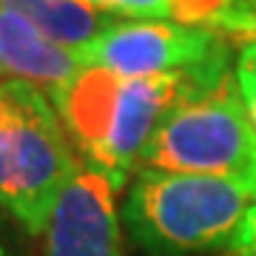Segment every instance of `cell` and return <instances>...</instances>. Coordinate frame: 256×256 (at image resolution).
Masks as SVG:
<instances>
[{
  "label": "cell",
  "mask_w": 256,
  "mask_h": 256,
  "mask_svg": "<svg viewBox=\"0 0 256 256\" xmlns=\"http://www.w3.org/2000/svg\"><path fill=\"white\" fill-rule=\"evenodd\" d=\"M222 74H160V77H122L108 68L82 66L52 97L66 134L86 156V165L122 188L128 174L140 168L151 134L162 117L191 92L216 86Z\"/></svg>",
  "instance_id": "6da1fadb"
},
{
  "label": "cell",
  "mask_w": 256,
  "mask_h": 256,
  "mask_svg": "<svg viewBox=\"0 0 256 256\" xmlns=\"http://www.w3.org/2000/svg\"><path fill=\"white\" fill-rule=\"evenodd\" d=\"M256 191L239 180L140 168L122 225L148 256H194L228 245Z\"/></svg>",
  "instance_id": "7a4b0ae2"
},
{
  "label": "cell",
  "mask_w": 256,
  "mask_h": 256,
  "mask_svg": "<svg viewBox=\"0 0 256 256\" xmlns=\"http://www.w3.org/2000/svg\"><path fill=\"white\" fill-rule=\"evenodd\" d=\"M0 114V208L28 234H43L60 191L77 171L57 108L40 88L9 80Z\"/></svg>",
  "instance_id": "3957f363"
},
{
  "label": "cell",
  "mask_w": 256,
  "mask_h": 256,
  "mask_svg": "<svg viewBox=\"0 0 256 256\" xmlns=\"http://www.w3.org/2000/svg\"><path fill=\"white\" fill-rule=\"evenodd\" d=\"M140 168L225 176L256 191V131L234 74L176 102L151 134Z\"/></svg>",
  "instance_id": "277c9868"
},
{
  "label": "cell",
  "mask_w": 256,
  "mask_h": 256,
  "mask_svg": "<svg viewBox=\"0 0 256 256\" xmlns=\"http://www.w3.org/2000/svg\"><path fill=\"white\" fill-rule=\"evenodd\" d=\"M77 57L82 66L108 68L122 77L222 74L234 68L228 37L176 20L114 18Z\"/></svg>",
  "instance_id": "5b68a950"
},
{
  "label": "cell",
  "mask_w": 256,
  "mask_h": 256,
  "mask_svg": "<svg viewBox=\"0 0 256 256\" xmlns=\"http://www.w3.org/2000/svg\"><path fill=\"white\" fill-rule=\"evenodd\" d=\"M117 188L92 165H77L43 230V256H126Z\"/></svg>",
  "instance_id": "8992f818"
},
{
  "label": "cell",
  "mask_w": 256,
  "mask_h": 256,
  "mask_svg": "<svg viewBox=\"0 0 256 256\" xmlns=\"http://www.w3.org/2000/svg\"><path fill=\"white\" fill-rule=\"evenodd\" d=\"M80 68L77 52L48 40L23 14L0 6V77L28 82L54 97Z\"/></svg>",
  "instance_id": "52a82bcc"
},
{
  "label": "cell",
  "mask_w": 256,
  "mask_h": 256,
  "mask_svg": "<svg viewBox=\"0 0 256 256\" xmlns=\"http://www.w3.org/2000/svg\"><path fill=\"white\" fill-rule=\"evenodd\" d=\"M0 6L23 14L48 40L72 52L86 48L114 20V14L94 9L86 0H0Z\"/></svg>",
  "instance_id": "ba28073f"
},
{
  "label": "cell",
  "mask_w": 256,
  "mask_h": 256,
  "mask_svg": "<svg viewBox=\"0 0 256 256\" xmlns=\"http://www.w3.org/2000/svg\"><path fill=\"white\" fill-rule=\"evenodd\" d=\"M94 9L126 20H174L176 0H86Z\"/></svg>",
  "instance_id": "9c48e42d"
},
{
  "label": "cell",
  "mask_w": 256,
  "mask_h": 256,
  "mask_svg": "<svg viewBox=\"0 0 256 256\" xmlns=\"http://www.w3.org/2000/svg\"><path fill=\"white\" fill-rule=\"evenodd\" d=\"M234 82H236L239 100L245 106V114L256 131V40L245 43L234 60Z\"/></svg>",
  "instance_id": "30bf717a"
},
{
  "label": "cell",
  "mask_w": 256,
  "mask_h": 256,
  "mask_svg": "<svg viewBox=\"0 0 256 256\" xmlns=\"http://www.w3.org/2000/svg\"><path fill=\"white\" fill-rule=\"evenodd\" d=\"M230 256H256V202L248 208V214L242 216L236 234L228 242Z\"/></svg>",
  "instance_id": "8fae6325"
},
{
  "label": "cell",
  "mask_w": 256,
  "mask_h": 256,
  "mask_svg": "<svg viewBox=\"0 0 256 256\" xmlns=\"http://www.w3.org/2000/svg\"><path fill=\"white\" fill-rule=\"evenodd\" d=\"M9 106V86H6V77H0V114Z\"/></svg>",
  "instance_id": "7c38bea8"
},
{
  "label": "cell",
  "mask_w": 256,
  "mask_h": 256,
  "mask_svg": "<svg viewBox=\"0 0 256 256\" xmlns=\"http://www.w3.org/2000/svg\"><path fill=\"white\" fill-rule=\"evenodd\" d=\"M0 256H6V250H3V245H0Z\"/></svg>",
  "instance_id": "4fadbf2b"
}]
</instances>
